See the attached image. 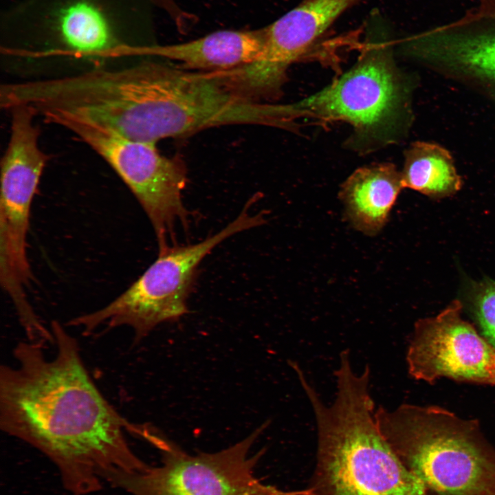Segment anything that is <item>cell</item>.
Segmentation results:
<instances>
[{
	"instance_id": "cell-1",
	"label": "cell",
	"mask_w": 495,
	"mask_h": 495,
	"mask_svg": "<svg viewBox=\"0 0 495 495\" xmlns=\"http://www.w3.org/2000/svg\"><path fill=\"white\" fill-rule=\"evenodd\" d=\"M50 329L53 357L26 340L14 347V364L1 366L0 428L47 456L68 491L87 495L146 463L126 440L131 421L95 384L78 340L57 320Z\"/></svg>"
},
{
	"instance_id": "cell-2",
	"label": "cell",
	"mask_w": 495,
	"mask_h": 495,
	"mask_svg": "<svg viewBox=\"0 0 495 495\" xmlns=\"http://www.w3.org/2000/svg\"><path fill=\"white\" fill-rule=\"evenodd\" d=\"M295 373L314 412L318 446L309 489L313 495H428L380 432L366 365L358 374L349 350L335 371L337 391L327 406L300 366Z\"/></svg>"
},
{
	"instance_id": "cell-3",
	"label": "cell",
	"mask_w": 495,
	"mask_h": 495,
	"mask_svg": "<svg viewBox=\"0 0 495 495\" xmlns=\"http://www.w3.org/2000/svg\"><path fill=\"white\" fill-rule=\"evenodd\" d=\"M355 64L318 92L282 104L285 129L297 121L345 122L352 126L351 144L370 150L395 142L408 122V90L395 58L397 42L387 19L371 10Z\"/></svg>"
},
{
	"instance_id": "cell-4",
	"label": "cell",
	"mask_w": 495,
	"mask_h": 495,
	"mask_svg": "<svg viewBox=\"0 0 495 495\" xmlns=\"http://www.w3.org/2000/svg\"><path fill=\"white\" fill-rule=\"evenodd\" d=\"M377 426L428 495H495V447L477 420L435 405L379 406Z\"/></svg>"
},
{
	"instance_id": "cell-5",
	"label": "cell",
	"mask_w": 495,
	"mask_h": 495,
	"mask_svg": "<svg viewBox=\"0 0 495 495\" xmlns=\"http://www.w3.org/2000/svg\"><path fill=\"white\" fill-rule=\"evenodd\" d=\"M253 204L248 202L234 221L202 241L159 248L155 261L124 292L104 307L72 318L68 326L86 335L126 327L138 342L159 324L179 319L188 312L187 300L203 259L225 239L264 223L262 213H250Z\"/></svg>"
},
{
	"instance_id": "cell-6",
	"label": "cell",
	"mask_w": 495,
	"mask_h": 495,
	"mask_svg": "<svg viewBox=\"0 0 495 495\" xmlns=\"http://www.w3.org/2000/svg\"><path fill=\"white\" fill-rule=\"evenodd\" d=\"M269 424L270 421L264 422L221 451L191 455L154 426L134 423L131 434L153 446L161 464L113 475L108 483L131 495H312L309 488L285 491L263 484L254 476L265 450L249 456L250 450Z\"/></svg>"
},
{
	"instance_id": "cell-7",
	"label": "cell",
	"mask_w": 495,
	"mask_h": 495,
	"mask_svg": "<svg viewBox=\"0 0 495 495\" xmlns=\"http://www.w3.org/2000/svg\"><path fill=\"white\" fill-rule=\"evenodd\" d=\"M131 0H25L4 16L6 31L46 47L26 55L106 59L136 56Z\"/></svg>"
},
{
	"instance_id": "cell-8",
	"label": "cell",
	"mask_w": 495,
	"mask_h": 495,
	"mask_svg": "<svg viewBox=\"0 0 495 495\" xmlns=\"http://www.w3.org/2000/svg\"><path fill=\"white\" fill-rule=\"evenodd\" d=\"M47 122L72 132L113 169L145 212L159 248L169 244L177 223L186 226L182 191L187 173L182 160L162 155L155 144L127 139L72 116L52 115Z\"/></svg>"
},
{
	"instance_id": "cell-9",
	"label": "cell",
	"mask_w": 495,
	"mask_h": 495,
	"mask_svg": "<svg viewBox=\"0 0 495 495\" xmlns=\"http://www.w3.org/2000/svg\"><path fill=\"white\" fill-rule=\"evenodd\" d=\"M459 299L432 317L419 319L406 353L409 375L434 384L447 377L495 386V348L462 317Z\"/></svg>"
},
{
	"instance_id": "cell-10",
	"label": "cell",
	"mask_w": 495,
	"mask_h": 495,
	"mask_svg": "<svg viewBox=\"0 0 495 495\" xmlns=\"http://www.w3.org/2000/svg\"><path fill=\"white\" fill-rule=\"evenodd\" d=\"M8 111L10 134L1 160L0 239L21 248L27 244L31 206L49 156L39 146L33 111L23 105Z\"/></svg>"
},
{
	"instance_id": "cell-11",
	"label": "cell",
	"mask_w": 495,
	"mask_h": 495,
	"mask_svg": "<svg viewBox=\"0 0 495 495\" xmlns=\"http://www.w3.org/2000/svg\"><path fill=\"white\" fill-rule=\"evenodd\" d=\"M405 56L495 96V19L442 25L397 42Z\"/></svg>"
},
{
	"instance_id": "cell-12",
	"label": "cell",
	"mask_w": 495,
	"mask_h": 495,
	"mask_svg": "<svg viewBox=\"0 0 495 495\" xmlns=\"http://www.w3.org/2000/svg\"><path fill=\"white\" fill-rule=\"evenodd\" d=\"M265 41L264 28L252 30H218L189 41L143 45L139 55L175 60L197 72H222L255 60Z\"/></svg>"
},
{
	"instance_id": "cell-13",
	"label": "cell",
	"mask_w": 495,
	"mask_h": 495,
	"mask_svg": "<svg viewBox=\"0 0 495 495\" xmlns=\"http://www.w3.org/2000/svg\"><path fill=\"white\" fill-rule=\"evenodd\" d=\"M358 1L301 0L264 27L265 56L277 65L289 67Z\"/></svg>"
},
{
	"instance_id": "cell-14",
	"label": "cell",
	"mask_w": 495,
	"mask_h": 495,
	"mask_svg": "<svg viewBox=\"0 0 495 495\" xmlns=\"http://www.w3.org/2000/svg\"><path fill=\"white\" fill-rule=\"evenodd\" d=\"M404 188L402 171L393 164L380 163L353 172L339 194L352 226L364 234L374 235L386 223Z\"/></svg>"
},
{
	"instance_id": "cell-15",
	"label": "cell",
	"mask_w": 495,
	"mask_h": 495,
	"mask_svg": "<svg viewBox=\"0 0 495 495\" xmlns=\"http://www.w3.org/2000/svg\"><path fill=\"white\" fill-rule=\"evenodd\" d=\"M402 175L405 188L431 198L451 196L462 185L450 152L431 142L418 141L406 150Z\"/></svg>"
},
{
	"instance_id": "cell-16",
	"label": "cell",
	"mask_w": 495,
	"mask_h": 495,
	"mask_svg": "<svg viewBox=\"0 0 495 495\" xmlns=\"http://www.w3.org/2000/svg\"><path fill=\"white\" fill-rule=\"evenodd\" d=\"M463 309L481 335L495 348V280H466L461 292Z\"/></svg>"
},
{
	"instance_id": "cell-17",
	"label": "cell",
	"mask_w": 495,
	"mask_h": 495,
	"mask_svg": "<svg viewBox=\"0 0 495 495\" xmlns=\"http://www.w3.org/2000/svg\"><path fill=\"white\" fill-rule=\"evenodd\" d=\"M148 1L166 12L181 32L187 30L194 22L195 16L183 10L175 0Z\"/></svg>"
}]
</instances>
